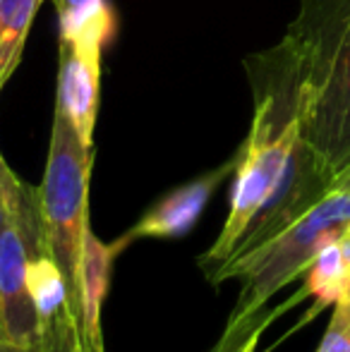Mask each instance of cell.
<instances>
[{"label":"cell","mask_w":350,"mask_h":352,"mask_svg":"<svg viewBox=\"0 0 350 352\" xmlns=\"http://www.w3.org/2000/svg\"><path fill=\"white\" fill-rule=\"evenodd\" d=\"M285 87L324 175L350 166V0H300L283 41L252 63Z\"/></svg>","instance_id":"1"},{"label":"cell","mask_w":350,"mask_h":352,"mask_svg":"<svg viewBox=\"0 0 350 352\" xmlns=\"http://www.w3.org/2000/svg\"><path fill=\"white\" fill-rule=\"evenodd\" d=\"M350 226V187L333 185L307 211L290 221L283 230L271 235L262 245L233 256L219 269L209 271L214 285L230 278L243 280L233 314L226 326L219 348L214 352H235L248 338L257 319H262L266 302L288 283L307 271L314 254L327 242L336 240Z\"/></svg>","instance_id":"2"},{"label":"cell","mask_w":350,"mask_h":352,"mask_svg":"<svg viewBox=\"0 0 350 352\" xmlns=\"http://www.w3.org/2000/svg\"><path fill=\"white\" fill-rule=\"evenodd\" d=\"M252 79L257 96L252 130L235 163L228 218L214 247L199 259L206 274L219 269L235 254L254 218L281 185L300 144V122L288 91L262 72H252Z\"/></svg>","instance_id":"3"},{"label":"cell","mask_w":350,"mask_h":352,"mask_svg":"<svg viewBox=\"0 0 350 352\" xmlns=\"http://www.w3.org/2000/svg\"><path fill=\"white\" fill-rule=\"evenodd\" d=\"M94 146L82 140L70 118L56 106L43 182L39 187L41 252L65 274L77 302L80 264L89 230V175Z\"/></svg>","instance_id":"4"},{"label":"cell","mask_w":350,"mask_h":352,"mask_svg":"<svg viewBox=\"0 0 350 352\" xmlns=\"http://www.w3.org/2000/svg\"><path fill=\"white\" fill-rule=\"evenodd\" d=\"M113 34V12L98 14L80 32L61 36V77L56 106L70 118L75 130L94 146V125L101 84V51Z\"/></svg>","instance_id":"5"},{"label":"cell","mask_w":350,"mask_h":352,"mask_svg":"<svg viewBox=\"0 0 350 352\" xmlns=\"http://www.w3.org/2000/svg\"><path fill=\"white\" fill-rule=\"evenodd\" d=\"M235 163H238V156H235L233 161L219 166L216 170L206 173V175L197 177V180L187 182V185L177 187V190L168 192L166 197H161V199L135 223V228H130V230L120 237V242L127 247L130 242L142 240V237L166 240V237L185 235V232L190 230V228H195V223L199 221L201 211L209 204L216 187L226 180L228 173L235 170Z\"/></svg>","instance_id":"6"},{"label":"cell","mask_w":350,"mask_h":352,"mask_svg":"<svg viewBox=\"0 0 350 352\" xmlns=\"http://www.w3.org/2000/svg\"><path fill=\"white\" fill-rule=\"evenodd\" d=\"M125 250L118 237L113 245L101 242L89 228L85 237L80 264V290H77V309H80V336L85 352H106L103 350V331H101V309L106 300L108 285L116 256Z\"/></svg>","instance_id":"7"},{"label":"cell","mask_w":350,"mask_h":352,"mask_svg":"<svg viewBox=\"0 0 350 352\" xmlns=\"http://www.w3.org/2000/svg\"><path fill=\"white\" fill-rule=\"evenodd\" d=\"M305 287L300 295H312L317 300V307H312V311L307 314V319L317 311H322L324 307H333L343 297L350 278V271L343 261L341 247H338V237L322 247L314 254L312 264L305 271Z\"/></svg>","instance_id":"8"},{"label":"cell","mask_w":350,"mask_h":352,"mask_svg":"<svg viewBox=\"0 0 350 352\" xmlns=\"http://www.w3.org/2000/svg\"><path fill=\"white\" fill-rule=\"evenodd\" d=\"M43 0H0V91L19 65L27 34Z\"/></svg>","instance_id":"9"},{"label":"cell","mask_w":350,"mask_h":352,"mask_svg":"<svg viewBox=\"0 0 350 352\" xmlns=\"http://www.w3.org/2000/svg\"><path fill=\"white\" fill-rule=\"evenodd\" d=\"M53 5H56L58 22H61V36L80 32L85 24L111 10L106 0H53Z\"/></svg>","instance_id":"10"},{"label":"cell","mask_w":350,"mask_h":352,"mask_svg":"<svg viewBox=\"0 0 350 352\" xmlns=\"http://www.w3.org/2000/svg\"><path fill=\"white\" fill-rule=\"evenodd\" d=\"M317 352H350V300L341 297L333 305V316L329 321Z\"/></svg>","instance_id":"11"},{"label":"cell","mask_w":350,"mask_h":352,"mask_svg":"<svg viewBox=\"0 0 350 352\" xmlns=\"http://www.w3.org/2000/svg\"><path fill=\"white\" fill-rule=\"evenodd\" d=\"M274 314H276V311H271V314L262 316V319H259L257 324H254V329H252V331H250V333H248V338H245L243 343L238 345V350H235V352H257L259 336H262V331L266 329V326H269V321L274 319Z\"/></svg>","instance_id":"12"},{"label":"cell","mask_w":350,"mask_h":352,"mask_svg":"<svg viewBox=\"0 0 350 352\" xmlns=\"http://www.w3.org/2000/svg\"><path fill=\"white\" fill-rule=\"evenodd\" d=\"M14 180H17V175H14V173L10 170L8 163H5L3 156H0V199H3L5 192H8V187L12 185Z\"/></svg>","instance_id":"13"},{"label":"cell","mask_w":350,"mask_h":352,"mask_svg":"<svg viewBox=\"0 0 350 352\" xmlns=\"http://www.w3.org/2000/svg\"><path fill=\"white\" fill-rule=\"evenodd\" d=\"M0 352H46V350L36 348V345H14V343L0 340Z\"/></svg>","instance_id":"14"},{"label":"cell","mask_w":350,"mask_h":352,"mask_svg":"<svg viewBox=\"0 0 350 352\" xmlns=\"http://www.w3.org/2000/svg\"><path fill=\"white\" fill-rule=\"evenodd\" d=\"M333 185H341V187H350V166L346 168V170L341 173V175L336 177V180H333ZM331 185V187H333Z\"/></svg>","instance_id":"15"},{"label":"cell","mask_w":350,"mask_h":352,"mask_svg":"<svg viewBox=\"0 0 350 352\" xmlns=\"http://www.w3.org/2000/svg\"><path fill=\"white\" fill-rule=\"evenodd\" d=\"M5 221H8V209H5V201L0 199V230H3Z\"/></svg>","instance_id":"16"},{"label":"cell","mask_w":350,"mask_h":352,"mask_svg":"<svg viewBox=\"0 0 350 352\" xmlns=\"http://www.w3.org/2000/svg\"><path fill=\"white\" fill-rule=\"evenodd\" d=\"M80 352H85V350H80Z\"/></svg>","instance_id":"17"}]
</instances>
